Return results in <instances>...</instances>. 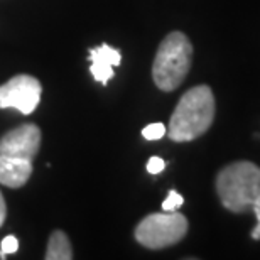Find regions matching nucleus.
<instances>
[{"instance_id":"nucleus-13","label":"nucleus","mask_w":260,"mask_h":260,"mask_svg":"<svg viewBox=\"0 0 260 260\" xmlns=\"http://www.w3.org/2000/svg\"><path fill=\"white\" fill-rule=\"evenodd\" d=\"M166 168V162H164V159H160V157H150L149 159V162H147V171L150 174H159V173H162Z\"/></svg>"},{"instance_id":"nucleus-11","label":"nucleus","mask_w":260,"mask_h":260,"mask_svg":"<svg viewBox=\"0 0 260 260\" xmlns=\"http://www.w3.org/2000/svg\"><path fill=\"white\" fill-rule=\"evenodd\" d=\"M183 203H184V198L176 189H171L168 193V198L162 201V210L164 211H176L183 206Z\"/></svg>"},{"instance_id":"nucleus-2","label":"nucleus","mask_w":260,"mask_h":260,"mask_svg":"<svg viewBox=\"0 0 260 260\" xmlns=\"http://www.w3.org/2000/svg\"><path fill=\"white\" fill-rule=\"evenodd\" d=\"M216 193L232 213L260 206V168L248 160L225 166L216 176Z\"/></svg>"},{"instance_id":"nucleus-10","label":"nucleus","mask_w":260,"mask_h":260,"mask_svg":"<svg viewBox=\"0 0 260 260\" xmlns=\"http://www.w3.org/2000/svg\"><path fill=\"white\" fill-rule=\"evenodd\" d=\"M166 134H168V127L160 122L150 123V125H147L142 130L144 139H147V140H159V139H162Z\"/></svg>"},{"instance_id":"nucleus-12","label":"nucleus","mask_w":260,"mask_h":260,"mask_svg":"<svg viewBox=\"0 0 260 260\" xmlns=\"http://www.w3.org/2000/svg\"><path fill=\"white\" fill-rule=\"evenodd\" d=\"M19 250V240L14 235L5 237L2 243H0V257L5 258L9 253H15Z\"/></svg>"},{"instance_id":"nucleus-6","label":"nucleus","mask_w":260,"mask_h":260,"mask_svg":"<svg viewBox=\"0 0 260 260\" xmlns=\"http://www.w3.org/2000/svg\"><path fill=\"white\" fill-rule=\"evenodd\" d=\"M41 147V128L36 123H24L0 139V154L34 160Z\"/></svg>"},{"instance_id":"nucleus-9","label":"nucleus","mask_w":260,"mask_h":260,"mask_svg":"<svg viewBox=\"0 0 260 260\" xmlns=\"http://www.w3.org/2000/svg\"><path fill=\"white\" fill-rule=\"evenodd\" d=\"M46 260H71L73 258V248L68 240L66 233L61 230H56L51 233L48 242V250H46Z\"/></svg>"},{"instance_id":"nucleus-7","label":"nucleus","mask_w":260,"mask_h":260,"mask_svg":"<svg viewBox=\"0 0 260 260\" xmlns=\"http://www.w3.org/2000/svg\"><path fill=\"white\" fill-rule=\"evenodd\" d=\"M90 71L95 81L102 83V85H107L108 81L113 78V66H118L122 61V54L120 51L112 48L108 44H102L98 48L90 49Z\"/></svg>"},{"instance_id":"nucleus-8","label":"nucleus","mask_w":260,"mask_h":260,"mask_svg":"<svg viewBox=\"0 0 260 260\" xmlns=\"http://www.w3.org/2000/svg\"><path fill=\"white\" fill-rule=\"evenodd\" d=\"M32 174V160L0 154V184L9 188H20Z\"/></svg>"},{"instance_id":"nucleus-1","label":"nucleus","mask_w":260,"mask_h":260,"mask_svg":"<svg viewBox=\"0 0 260 260\" xmlns=\"http://www.w3.org/2000/svg\"><path fill=\"white\" fill-rule=\"evenodd\" d=\"M215 95L206 85H198L181 96L171 115L168 135L174 142H189L208 132L215 120Z\"/></svg>"},{"instance_id":"nucleus-14","label":"nucleus","mask_w":260,"mask_h":260,"mask_svg":"<svg viewBox=\"0 0 260 260\" xmlns=\"http://www.w3.org/2000/svg\"><path fill=\"white\" fill-rule=\"evenodd\" d=\"M252 213L257 218V225L253 226V230H252L250 235H252L253 240H260V206H253L252 208Z\"/></svg>"},{"instance_id":"nucleus-4","label":"nucleus","mask_w":260,"mask_h":260,"mask_svg":"<svg viewBox=\"0 0 260 260\" xmlns=\"http://www.w3.org/2000/svg\"><path fill=\"white\" fill-rule=\"evenodd\" d=\"M188 233V220L176 211L152 213L135 228V240L145 248L159 250L181 242Z\"/></svg>"},{"instance_id":"nucleus-15","label":"nucleus","mask_w":260,"mask_h":260,"mask_svg":"<svg viewBox=\"0 0 260 260\" xmlns=\"http://www.w3.org/2000/svg\"><path fill=\"white\" fill-rule=\"evenodd\" d=\"M5 216H7V205H5V200L2 196V191H0V226L4 225Z\"/></svg>"},{"instance_id":"nucleus-5","label":"nucleus","mask_w":260,"mask_h":260,"mask_svg":"<svg viewBox=\"0 0 260 260\" xmlns=\"http://www.w3.org/2000/svg\"><path fill=\"white\" fill-rule=\"evenodd\" d=\"M43 86L38 78L17 75L0 86V108H17L24 115H30L41 102Z\"/></svg>"},{"instance_id":"nucleus-3","label":"nucleus","mask_w":260,"mask_h":260,"mask_svg":"<svg viewBox=\"0 0 260 260\" xmlns=\"http://www.w3.org/2000/svg\"><path fill=\"white\" fill-rule=\"evenodd\" d=\"M193 61V44L179 30L168 34L159 44L152 64V78L160 91H174L188 76Z\"/></svg>"}]
</instances>
